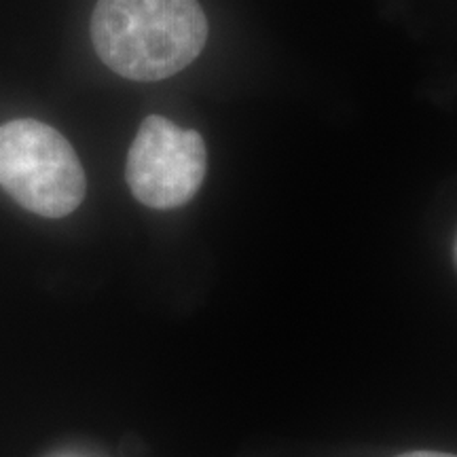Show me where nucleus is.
I'll return each instance as SVG.
<instances>
[{
  "label": "nucleus",
  "mask_w": 457,
  "mask_h": 457,
  "mask_svg": "<svg viewBox=\"0 0 457 457\" xmlns=\"http://www.w3.org/2000/svg\"><path fill=\"white\" fill-rule=\"evenodd\" d=\"M398 457H457L449 453H436V451H413V453H403Z\"/></svg>",
  "instance_id": "obj_4"
},
{
  "label": "nucleus",
  "mask_w": 457,
  "mask_h": 457,
  "mask_svg": "<svg viewBox=\"0 0 457 457\" xmlns=\"http://www.w3.org/2000/svg\"><path fill=\"white\" fill-rule=\"evenodd\" d=\"M0 187L21 208L62 219L85 197V171L60 131L37 119H15L0 128Z\"/></svg>",
  "instance_id": "obj_2"
},
{
  "label": "nucleus",
  "mask_w": 457,
  "mask_h": 457,
  "mask_svg": "<svg viewBox=\"0 0 457 457\" xmlns=\"http://www.w3.org/2000/svg\"><path fill=\"white\" fill-rule=\"evenodd\" d=\"M455 254H457V244H455Z\"/></svg>",
  "instance_id": "obj_5"
},
{
  "label": "nucleus",
  "mask_w": 457,
  "mask_h": 457,
  "mask_svg": "<svg viewBox=\"0 0 457 457\" xmlns=\"http://www.w3.org/2000/svg\"><path fill=\"white\" fill-rule=\"evenodd\" d=\"M205 165L208 153L197 131L151 114L142 121L129 148L125 179L140 204L174 210L195 197Z\"/></svg>",
  "instance_id": "obj_3"
},
{
  "label": "nucleus",
  "mask_w": 457,
  "mask_h": 457,
  "mask_svg": "<svg viewBox=\"0 0 457 457\" xmlns=\"http://www.w3.org/2000/svg\"><path fill=\"white\" fill-rule=\"evenodd\" d=\"M91 41L112 72L162 81L202 54L208 20L197 0H98Z\"/></svg>",
  "instance_id": "obj_1"
}]
</instances>
